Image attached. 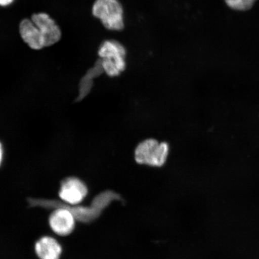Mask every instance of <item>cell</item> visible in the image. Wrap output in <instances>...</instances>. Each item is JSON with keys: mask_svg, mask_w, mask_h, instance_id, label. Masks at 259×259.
<instances>
[{"mask_svg": "<svg viewBox=\"0 0 259 259\" xmlns=\"http://www.w3.org/2000/svg\"><path fill=\"white\" fill-rule=\"evenodd\" d=\"M98 54L103 71L109 76H118L124 70L126 51L119 42L115 40L103 42Z\"/></svg>", "mask_w": 259, "mask_h": 259, "instance_id": "obj_1", "label": "cell"}, {"mask_svg": "<svg viewBox=\"0 0 259 259\" xmlns=\"http://www.w3.org/2000/svg\"><path fill=\"white\" fill-rule=\"evenodd\" d=\"M169 145L149 139L141 142L136 148L135 158L139 164L161 167L166 163L169 154Z\"/></svg>", "mask_w": 259, "mask_h": 259, "instance_id": "obj_2", "label": "cell"}, {"mask_svg": "<svg viewBox=\"0 0 259 259\" xmlns=\"http://www.w3.org/2000/svg\"><path fill=\"white\" fill-rule=\"evenodd\" d=\"M92 12L108 30L121 31L124 28L123 9L118 0H96Z\"/></svg>", "mask_w": 259, "mask_h": 259, "instance_id": "obj_3", "label": "cell"}, {"mask_svg": "<svg viewBox=\"0 0 259 259\" xmlns=\"http://www.w3.org/2000/svg\"><path fill=\"white\" fill-rule=\"evenodd\" d=\"M31 20L43 37L45 47H51L60 41L61 38L60 28L50 15L45 13H38L32 15Z\"/></svg>", "mask_w": 259, "mask_h": 259, "instance_id": "obj_4", "label": "cell"}, {"mask_svg": "<svg viewBox=\"0 0 259 259\" xmlns=\"http://www.w3.org/2000/svg\"><path fill=\"white\" fill-rule=\"evenodd\" d=\"M88 191L85 184L76 178H68L61 183L59 196L61 200L71 205L82 201Z\"/></svg>", "mask_w": 259, "mask_h": 259, "instance_id": "obj_5", "label": "cell"}, {"mask_svg": "<svg viewBox=\"0 0 259 259\" xmlns=\"http://www.w3.org/2000/svg\"><path fill=\"white\" fill-rule=\"evenodd\" d=\"M54 207L57 209L51 213L49 219L52 230L58 235H69L73 231L75 219L66 208L60 206Z\"/></svg>", "mask_w": 259, "mask_h": 259, "instance_id": "obj_6", "label": "cell"}, {"mask_svg": "<svg viewBox=\"0 0 259 259\" xmlns=\"http://www.w3.org/2000/svg\"><path fill=\"white\" fill-rule=\"evenodd\" d=\"M19 32L22 40L32 50H40L45 47L43 37L31 19H24L21 22Z\"/></svg>", "mask_w": 259, "mask_h": 259, "instance_id": "obj_7", "label": "cell"}, {"mask_svg": "<svg viewBox=\"0 0 259 259\" xmlns=\"http://www.w3.org/2000/svg\"><path fill=\"white\" fill-rule=\"evenodd\" d=\"M35 250L40 259H59L62 252L59 243L50 236L40 239L35 244Z\"/></svg>", "mask_w": 259, "mask_h": 259, "instance_id": "obj_8", "label": "cell"}, {"mask_svg": "<svg viewBox=\"0 0 259 259\" xmlns=\"http://www.w3.org/2000/svg\"><path fill=\"white\" fill-rule=\"evenodd\" d=\"M227 5L235 11L245 12L250 10L257 0H225Z\"/></svg>", "mask_w": 259, "mask_h": 259, "instance_id": "obj_9", "label": "cell"}, {"mask_svg": "<svg viewBox=\"0 0 259 259\" xmlns=\"http://www.w3.org/2000/svg\"><path fill=\"white\" fill-rule=\"evenodd\" d=\"M14 1V0H0V6H8Z\"/></svg>", "mask_w": 259, "mask_h": 259, "instance_id": "obj_10", "label": "cell"}, {"mask_svg": "<svg viewBox=\"0 0 259 259\" xmlns=\"http://www.w3.org/2000/svg\"><path fill=\"white\" fill-rule=\"evenodd\" d=\"M3 158V148L1 143H0V164H1Z\"/></svg>", "mask_w": 259, "mask_h": 259, "instance_id": "obj_11", "label": "cell"}]
</instances>
